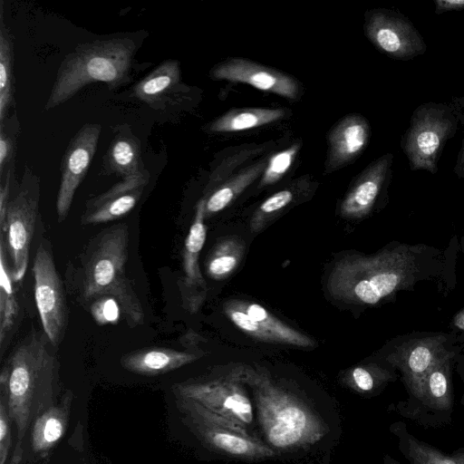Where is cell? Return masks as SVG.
I'll return each mask as SVG.
<instances>
[{"label": "cell", "mask_w": 464, "mask_h": 464, "mask_svg": "<svg viewBox=\"0 0 464 464\" xmlns=\"http://www.w3.org/2000/svg\"><path fill=\"white\" fill-rule=\"evenodd\" d=\"M129 229L113 225L95 238L82 274V296L92 303L102 297L115 299L130 325L143 322L141 304L126 276Z\"/></svg>", "instance_id": "277c9868"}, {"label": "cell", "mask_w": 464, "mask_h": 464, "mask_svg": "<svg viewBox=\"0 0 464 464\" xmlns=\"http://www.w3.org/2000/svg\"><path fill=\"white\" fill-rule=\"evenodd\" d=\"M426 252L422 245L397 243L374 255L344 256L329 276V293L343 302L376 304L422 278Z\"/></svg>", "instance_id": "7a4b0ae2"}, {"label": "cell", "mask_w": 464, "mask_h": 464, "mask_svg": "<svg viewBox=\"0 0 464 464\" xmlns=\"http://www.w3.org/2000/svg\"><path fill=\"white\" fill-rule=\"evenodd\" d=\"M463 128V138L458 153L456 163L453 168L454 174L459 179H464V96H452L449 102Z\"/></svg>", "instance_id": "836d02e7"}, {"label": "cell", "mask_w": 464, "mask_h": 464, "mask_svg": "<svg viewBox=\"0 0 464 464\" xmlns=\"http://www.w3.org/2000/svg\"><path fill=\"white\" fill-rule=\"evenodd\" d=\"M0 25V123L4 120L14 100V44L12 35L3 21Z\"/></svg>", "instance_id": "4316f807"}, {"label": "cell", "mask_w": 464, "mask_h": 464, "mask_svg": "<svg viewBox=\"0 0 464 464\" xmlns=\"http://www.w3.org/2000/svg\"><path fill=\"white\" fill-rule=\"evenodd\" d=\"M83 464H85V463H83Z\"/></svg>", "instance_id": "b9f144b4"}, {"label": "cell", "mask_w": 464, "mask_h": 464, "mask_svg": "<svg viewBox=\"0 0 464 464\" xmlns=\"http://www.w3.org/2000/svg\"><path fill=\"white\" fill-rule=\"evenodd\" d=\"M210 75L216 80L247 83L288 99H295L299 90L296 80L290 75L243 58H231L217 64Z\"/></svg>", "instance_id": "4fadbf2b"}, {"label": "cell", "mask_w": 464, "mask_h": 464, "mask_svg": "<svg viewBox=\"0 0 464 464\" xmlns=\"http://www.w3.org/2000/svg\"><path fill=\"white\" fill-rule=\"evenodd\" d=\"M460 375H461V379H462V382H463V392H462V396H461V404L464 407V366H463V368L461 370Z\"/></svg>", "instance_id": "60d3db41"}, {"label": "cell", "mask_w": 464, "mask_h": 464, "mask_svg": "<svg viewBox=\"0 0 464 464\" xmlns=\"http://www.w3.org/2000/svg\"><path fill=\"white\" fill-rule=\"evenodd\" d=\"M102 126L84 124L71 140L62 160L61 183L56 198L59 219L65 218L79 185L87 174L95 154Z\"/></svg>", "instance_id": "30bf717a"}, {"label": "cell", "mask_w": 464, "mask_h": 464, "mask_svg": "<svg viewBox=\"0 0 464 464\" xmlns=\"http://www.w3.org/2000/svg\"><path fill=\"white\" fill-rule=\"evenodd\" d=\"M397 440L399 451L410 464H464V447L448 454L440 449L419 440L403 421L391 426Z\"/></svg>", "instance_id": "44dd1931"}, {"label": "cell", "mask_w": 464, "mask_h": 464, "mask_svg": "<svg viewBox=\"0 0 464 464\" xmlns=\"http://www.w3.org/2000/svg\"><path fill=\"white\" fill-rule=\"evenodd\" d=\"M265 165V161H260L250 166L214 191L206 199V215L217 213L227 207L262 173Z\"/></svg>", "instance_id": "83f0119b"}, {"label": "cell", "mask_w": 464, "mask_h": 464, "mask_svg": "<svg viewBox=\"0 0 464 464\" xmlns=\"http://www.w3.org/2000/svg\"><path fill=\"white\" fill-rule=\"evenodd\" d=\"M364 32L380 52L394 60L409 61L427 50L422 35L411 21L394 10L378 8L367 12Z\"/></svg>", "instance_id": "ba28073f"}, {"label": "cell", "mask_w": 464, "mask_h": 464, "mask_svg": "<svg viewBox=\"0 0 464 464\" xmlns=\"http://www.w3.org/2000/svg\"><path fill=\"white\" fill-rule=\"evenodd\" d=\"M352 378L360 391L371 392L378 386L394 380L395 374L383 368L359 366L353 370Z\"/></svg>", "instance_id": "4dcf8cb0"}, {"label": "cell", "mask_w": 464, "mask_h": 464, "mask_svg": "<svg viewBox=\"0 0 464 464\" xmlns=\"http://www.w3.org/2000/svg\"><path fill=\"white\" fill-rule=\"evenodd\" d=\"M33 272L35 303L44 332L57 345L66 327L67 305L53 255L43 244L34 256Z\"/></svg>", "instance_id": "9c48e42d"}, {"label": "cell", "mask_w": 464, "mask_h": 464, "mask_svg": "<svg viewBox=\"0 0 464 464\" xmlns=\"http://www.w3.org/2000/svg\"><path fill=\"white\" fill-rule=\"evenodd\" d=\"M392 165L393 155L391 152L368 165L343 200L341 214L350 218L368 215L391 181Z\"/></svg>", "instance_id": "5bb4252c"}, {"label": "cell", "mask_w": 464, "mask_h": 464, "mask_svg": "<svg viewBox=\"0 0 464 464\" xmlns=\"http://www.w3.org/2000/svg\"><path fill=\"white\" fill-rule=\"evenodd\" d=\"M12 423L6 396L0 392V464H6L9 458L12 445Z\"/></svg>", "instance_id": "1f68e13d"}, {"label": "cell", "mask_w": 464, "mask_h": 464, "mask_svg": "<svg viewBox=\"0 0 464 464\" xmlns=\"http://www.w3.org/2000/svg\"><path fill=\"white\" fill-rule=\"evenodd\" d=\"M120 305L111 297H102L92 304V314L95 321L100 324L117 322L120 315Z\"/></svg>", "instance_id": "d6a6232c"}, {"label": "cell", "mask_w": 464, "mask_h": 464, "mask_svg": "<svg viewBox=\"0 0 464 464\" xmlns=\"http://www.w3.org/2000/svg\"><path fill=\"white\" fill-rule=\"evenodd\" d=\"M243 253L244 246L237 239L222 240L208 256L206 265L208 276L216 280L226 278L237 268Z\"/></svg>", "instance_id": "f1b7e54d"}, {"label": "cell", "mask_w": 464, "mask_h": 464, "mask_svg": "<svg viewBox=\"0 0 464 464\" xmlns=\"http://www.w3.org/2000/svg\"><path fill=\"white\" fill-rule=\"evenodd\" d=\"M384 464H401L400 462H398L396 459H394L393 458L390 457V456H386L385 457V459H384Z\"/></svg>", "instance_id": "ab89813d"}, {"label": "cell", "mask_w": 464, "mask_h": 464, "mask_svg": "<svg viewBox=\"0 0 464 464\" xmlns=\"http://www.w3.org/2000/svg\"><path fill=\"white\" fill-rule=\"evenodd\" d=\"M180 82V66L176 60L161 63L133 87V96L150 105L160 102Z\"/></svg>", "instance_id": "603a6c76"}, {"label": "cell", "mask_w": 464, "mask_h": 464, "mask_svg": "<svg viewBox=\"0 0 464 464\" xmlns=\"http://www.w3.org/2000/svg\"><path fill=\"white\" fill-rule=\"evenodd\" d=\"M205 216L206 199L202 198L197 204L183 249V278L179 288L184 304L190 312H196L204 298L205 282L199 270L198 257L207 235Z\"/></svg>", "instance_id": "2e32d148"}, {"label": "cell", "mask_w": 464, "mask_h": 464, "mask_svg": "<svg viewBox=\"0 0 464 464\" xmlns=\"http://www.w3.org/2000/svg\"><path fill=\"white\" fill-rule=\"evenodd\" d=\"M293 200V193L290 190H280L266 198L259 207L258 213L266 215L276 212L286 207Z\"/></svg>", "instance_id": "d590c367"}, {"label": "cell", "mask_w": 464, "mask_h": 464, "mask_svg": "<svg viewBox=\"0 0 464 464\" xmlns=\"http://www.w3.org/2000/svg\"><path fill=\"white\" fill-rule=\"evenodd\" d=\"M453 324L456 328L464 331V308L455 314Z\"/></svg>", "instance_id": "f35d334b"}, {"label": "cell", "mask_w": 464, "mask_h": 464, "mask_svg": "<svg viewBox=\"0 0 464 464\" xmlns=\"http://www.w3.org/2000/svg\"><path fill=\"white\" fill-rule=\"evenodd\" d=\"M371 134L368 121L360 114L342 119L329 134L327 169L333 170L359 156L366 148Z\"/></svg>", "instance_id": "ac0fdd59"}, {"label": "cell", "mask_w": 464, "mask_h": 464, "mask_svg": "<svg viewBox=\"0 0 464 464\" xmlns=\"http://www.w3.org/2000/svg\"><path fill=\"white\" fill-rule=\"evenodd\" d=\"M453 353H448L426 375L418 390L399 401L395 411L424 429L449 425L453 413L451 366Z\"/></svg>", "instance_id": "8992f818"}, {"label": "cell", "mask_w": 464, "mask_h": 464, "mask_svg": "<svg viewBox=\"0 0 464 464\" xmlns=\"http://www.w3.org/2000/svg\"><path fill=\"white\" fill-rule=\"evenodd\" d=\"M280 108L232 109L209 125L211 132H235L246 130L276 121L285 116Z\"/></svg>", "instance_id": "d4e9b609"}, {"label": "cell", "mask_w": 464, "mask_h": 464, "mask_svg": "<svg viewBox=\"0 0 464 464\" xmlns=\"http://www.w3.org/2000/svg\"><path fill=\"white\" fill-rule=\"evenodd\" d=\"M459 125L450 102H427L417 106L400 141L410 169L436 174L444 147Z\"/></svg>", "instance_id": "5b68a950"}, {"label": "cell", "mask_w": 464, "mask_h": 464, "mask_svg": "<svg viewBox=\"0 0 464 464\" xmlns=\"http://www.w3.org/2000/svg\"><path fill=\"white\" fill-rule=\"evenodd\" d=\"M267 422V438L276 447L285 448L298 442L306 430L307 418L302 409L283 403Z\"/></svg>", "instance_id": "7402d4cb"}, {"label": "cell", "mask_w": 464, "mask_h": 464, "mask_svg": "<svg viewBox=\"0 0 464 464\" xmlns=\"http://www.w3.org/2000/svg\"><path fill=\"white\" fill-rule=\"evenodd\" d=\"M149 177L146 169L122 179L107 191L88 200L82 222L95 225L112 221L128 214L140 198Z\"/></svg>", "instance_id": "9a60e30c"}, {"label": "cell", "mask_w": 464, "mask_h": 464, "mask_svg": "<svg viewBox=\"0 0 464 464\" xmlns=\"http://www.w3.org/2000/svg\"><path fill=\"white\" fill-rule=\"evenodd\" d=\"M73 393L67 390L59 401L42 413L31 427L34 452L45 458L64 435L70 420Z\"/></svg>", "instance_id": "d6986e66"}, {"label": "cell", "mask_w": 464, "mask_h": 464, "mask_svg": "<svg viewBox=\"0 0 464 464\" xmlns=\"http://www.w3.org/2000/svg\"><path fill=\"white\" fill-rule=\"evenodd\" d=\"M224 312L236 326L256 339L298 347L314 345L310 337L283 323L258 304L228 301L224 304Z\"/></svg>", "instance_id": "8fae6325"}, {"label": "cell", "mask_w": 464, "mask_h": 464, "mask_svg": "<svg viewBox=\"0 0 464 464\" xmlns=\"http://www.w3.org/2000/svg\"><path fill=\"white\" fill-rule=\"evenodd\" d=\"M193 353L169 348H146L124 354L121 366L141 375L163 374L197 360Z\"/></svg>", "instance_id": "ffe728a7"}, {"label": "cell", "mask_w": 464, "mask_h": 464, "mask_svg": "<svg viewBox=\"0 0 464 464\" xmlns=\"http://www.w3.org/2000/svg\"><path fill=\"white\" fill-rule=\"evenodd\" d=\"M0 130V177L2 179L5 168L14 160L15 143L14 136L5 130L4 126H1Z\"/></svg>", "instance_id": "e575fe53"}, {"label": "cell", "mask_w": 464, "mask_h": 464, "mask_svg": "<svg viewBox=\"0 0 464 464\" xmlns=\"http://www.w3.org/2000/svg\"><path fill=\"white\" fill-rule=\"evenodd\" d=\"M300 143L293 144L288 149L274 154L265 168L261 186L274 184L290 169L300 149Z\"/></svg>", "instance_id": "f546056e"}, {"label": "cell", "mask_w": 464, "mask_h": 464, "mask_svg": "<svg viewBox=\"0 0 464 464\" xmlns=\"http://www.w3.org/2000/svg\"><path fill=\"white\" fill-rule=\"evenodd\" d=\"M446 343L444 334L410 339L388 356L387 361L401 373L408 394L415 392L431 369L450 353Z\"/></svg>", "instance_id": "7c38bea8"}, {"label": "cell", "mask_w": 464, "mask_h": 464, "mask_svg": "<svg viewBox=\"0 0 464 464\" xmlns=\"http://www.w3.org/2000/svg\"><path fill=\"white\" fill-rule=\"evenodd\" d=\"M14 166L6 169L5 175L1 179L0 184V228L5 227L7 206L10 200L11 178Z\"/></svg>", "instance_id": "8d00e7d4"}, {"label": "cell", "mask_w": 464, "mask_h": 464, "mask_svg": "<svg viewBox=\"0 0 464 464\" xmlns=\"http://www.w3.org/2000/svg\"><path fill=\"white\" fill-rule=\"evenodd\" d=\"M104 167L109 173L118 174L122 179L146 170L140 158L139 140L131 133H119L106 153Z\"/></svg>", "instance_id": "cb8c5ba5"}, {"label": "cell", "mask_w": 464, "mask_h": 464, "mask_svg": "<svg viewBox=\"0 0 464 464\" xmlns=\"http://www.w3.org/2000/svg\"><path fill=\"white\" fill-rule=\"evenodd\" d=\"M136 44L129 37L94 40L76 46L60 64L44 106L52 110L73 97L85 85L102 82L110 89L130 78Z\"/></svg>", "instance_id": "3957f363"}, {"label": "cell", "mask_w": 464, "mask_h": 464, "mask_svg": "<svg viewBox=\"0 0 464 464\" xmlns=\"http://www.w3.org/2000/svg\"><path fill=\"white\" fill-rule=\"evenodd\" d=\"M173 389L176 395L193 400L208 410L220 407L244 422L252 421L251 404L235 386L219 382L179 383Z\"/></svg>", "instance_id": "e0dca14e"}, {"label": "cell", "mask_w": 464, "mask_h": 464, "mask_svg": "<svg viewBox=\"0 0 464 464\" xmlns=\"http://www.w3.org/2000/svg\"><path fill=\"white\" fill-rule=\"evenodd\" d=\"M45 333L32 331L12 350L0 374V392L16 428L11 464L21 459L23 440L34 421L57 403L60 364Z\"/></svg>", "instance_id": "6da1fadb"}, {"label": "cell", "mask_w": 464, "mask_h": 464, "mask_svg": "<svg viewBox=\"0 0 464 464\" xmlns=\"http://www.w3.org/2000/svg\"><path fill=\"white\" fill-rule=\"evenodd\" d=\"M433 4L436 14L453 11H464V0H434Z\"/></svg>", "instance_id": "74e56055"}, {"label": "cell", "mask_w": 464, "mask_h": 464, "mask_svg": "<svg viewBox=\"0 0 464 464\" xmlns=\"http://www.w3.org/2000/svg\"><path fill=\"white\" fill-rule=\"evenodd\" d=\"M0 343L7 340L18 316V304L12 285L13 276L8 265L4 240L0 238Z\"/></svg>", "instance_id": "484cf974"}, {"label": "cell", "mask_w": 464, "mask_h": 464, "mask_svg": "<svg viewBox=\"0 0 464 464\" xmlns=\"http://www.w3.org/2000/svg\"><path fill=\"white\" fill-rule=\"evenodd\" d=\"M29 181L27 184L24 183L10 198L5 227L0 234L9 256L14 281L22 280L26 272L38 215V187H33Z\"/></svg>", "instance_id": "52a82bcc"}]
</instances>
